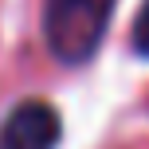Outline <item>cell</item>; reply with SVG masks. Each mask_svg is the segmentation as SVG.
Instances as JSON below:
<instances>
[{
    "mask_svg": "<svg viewBox=\"0 0 149 149\" xmlns=\"http://www.w3.org/2000/svg\"><path fill=\"white\" fill-rule=\"evenodd\" d=\"M114 0H43V36L59 63L79 67L102 47Z\"/></svg>",
    "mask_w": 149,
    "mask_h": 149,
    "instance_id": "cell-1",
    "label": "cell"
},
{
    "mask_svg": "<svg viewBox=\"0 0 149 149\" xmlns=\"http://www.w3.org/2000/svg\"><path fill=\"white\" fill-rule=\"evenodd\" d=\"M63 134V122L55 106L28 98L0 122V149H55Z\"/></svg>",
    "mask_w": 149,
    "mask_h": 149,
    "instance_id": "cell-2",
    "label": "cell"
},
{
    "mask_svg": "<svg viewBox=\"0 0 149 149\" xmlns=\"http://www.w3.org/2000/svg\"><path fill=\"white\" fill-rule=\"evenodd\" d=\"M134 51L141 55V59H149V0L141 4V12H137V20H134Z\"/></svg>",
    "mask_w": 149,
    "mask_h": 149,
    "instance_id": "cell-3",
    "label": "cell"
}]
</instances>
